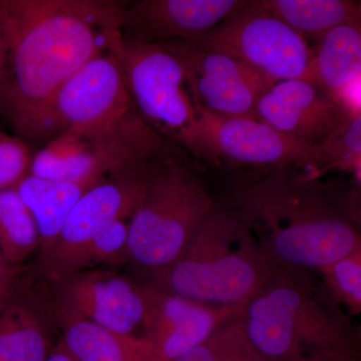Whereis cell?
Segmentation results:
<instances>
[{
	"label": "cell",
	"instance_id": "6da1fadb",
	"mask_svg": "<svg viewBox=\"0 0 361 361\" xmlns=\"http://www.w3.org/2000/svg\"><path fill=\"white\" fill-rule=\"evenodd\" d=\"M126 7L114 0H0L8 49L0 111L20 139L40 140L51 99L120 37Z\"/></svg>",
	"mask_w": 361,
	"mask_h": 361
},
{
	"label": "cell",
	"instance_id": "7a4b0ae2",
	"mask_svg": "<svg viewBox=\"0 0 361 361\" xmlns=\"http://www.w3.org/2000/svg\"><path fill=\"white\" fill-rule=\"evenodd\" d=\"M235 211L279 267L306 274L360 248L348 197L290 174H271L240 190Z\"/></svg>",
	"mask_w": 361,
	"mask_h": 361
},
{
	"label": "cell",
	"instance_id": "3957f363",
	"mask_svg": "<svg viewBox=\"0 0 361 361\" xmlns=\"http://www.w3.org/2000/svg\"><path fill=\"white\" fill-rule=\"evenodd\" d=\"M276 265L246 305L247 336L274 361H319L356 353L353 329L329 291Z\"/></svg>",
	"mask_w": 361,
	"mask_h": 361
},
{
	"label": "cell",
	"instance_id": "277c9868",
	"mask_svg": "<svg viewBox=\"0 0 361 361\" xmlns=\"http://www.w3.org/2000/svg\"><path fill=\"white\" fill-rule=\"evenodd\" d=\"M275 267L241 216L215 206L182 255L154 272L151 286L206 305L244 307Z\"/></svg>",
	"mask_w": 361,
	"mask_h": 361
},
{
	"label": "cell",
	"instance_id": "5b68a950",
	"mask_svg": "<svg viewBox=\"0 0 361 361\" xmlns=\"http://www.w3.org/2000/svg\"><path fill=\"white\" fill-rule=\"evenodd\" d=\"M165 144L135 108L113 120L61 133L35 156L28 174L96 186L148 167Z\"/></svg>",
	"mask_w": 361,
	"mask_h": 361
},
{
	"label": "cell",
	"instance_id": "8992f818",
	"mask_svg": "<svg viewBox=\"0 0 361 361\" xmlns=\"http://www.w3.org/2000/svg\"><path fill=\"white\" fill-rule=\"evenodd\" d=\"M214 208L203 180L177 161L148 168L129 224L130 260L154 272L172 264Z\"/></svg>",
	"mask_w": 361,
	"mask_h": 361
},
{
	"label": "cell",
	"instance_id": "52a82bcc",
	"mask_svg": "<svg viewBox=\"0 0 361 361\" xmlns=\"http://www.w3.org/2000/svg\"><path fill=\"white\" fill-rule=\"evenodd\" d=\"M115 49L130 97L149 127L196 158L216 163L178 59L161 45L123 33Z\"/></svg>",
	"mask_w": 361,
	"mask_h": 361
},
{
	"label": "cell",
	"instance_id": "ba28073f",
	"mask_svg": "<svg viewBox=\"0 0 361 361\" xmlns=\"http://www.w3.org/2000/svg\"><path fill=\"white\" fill-rule=\"evenodd\" d=\"M194 44L239 59L274 82L303 80L314 56L308 42L260 0L247 1Z\"/></svg>",
	"mask_w": 361,
	"mask_h": 361
},
{
	"label": "cell",
	"instance_id": "9c48e42d",
	"mask_svg": "<svg viewBox=\"0 0 361 361\" xmlns=\"http://www.w3.org/2000/svg\"><path fill=\"white\" fill-rule=\"evenodd\" d=\"M195 108L216 163L224 160L272 172L303 168L310 171L304 179H317L322 168L318 145L294 141L259 118Z\"/></svg>",
	"mask_w": 361,
	"mask_h": 361
},
{
	"label": "cell",
	"instance_id": "30bf717a",
	"mask_svg": "<svg viewBox=\"0 0 361 361\" xmlns=\"http://www.w3.org/2000/svg\"><path fill=\"white\" fill-rule=\"evenodd\" d=\"M175 56L195 106L218 115L256 118V106L275 82L239 59L192 42H154Z\"/></svg>",
	"mask_w": 361,
	"mask_h": 361
},
{
	"label": "cell",
	"instance_id": "8fae6325",
	"mask_svg": "<svg viewBox=\"0 0 361 361\" xmlns=\"http://www.w3.org/2000/svg\"><path fill=\"white\" fill-rule=\"evenodd\" d=\"M116 39L61 85L45 111L40 140L54 139L71 128L106 122L137 108L116 56Z\"/></svg>",
	"mask_w": 361,
	"mask_h": 361
},
{
	"label": "cell",
	"instance_id": "7c38bea8",
	"mask_svg": "<svg viewBox=\"0 0 361 361\" xmlns=\"http://www.w3.org/2000/svg\"><path fill=\"white\" fill-rule=\"evenodd\" d=\"M148 167L114 176L89 190L66 219L51 255L42 261L49 276H68L71 263L104 226L132 217L139 205Z\"/></svg>",
	"mask_w": 361,
	"mask_h": 361
},
{
	"label": "cell",
	"instance_id": "4fadbf2b",
	"mask_svg": "<svg viewBox=\"0 0 361 361\" xmlns=\"http://www.w3.org/2000/svg\"><path fill=\"white\" fill-rule=\"evenodd\" d=\"M255 113L273 129L308 145H319L356 116L334 94L302 78L271 85L259 99Z\"/></svg>",
	"mask_w": 361,
	"mask_h": 361
},
{
	"label": "cell",
	"instance_id": "5bb4252c",
	"mask_svg": "<svg viewBox=\"0 0 361 361\" xmlns=\"http://www.w3.org/2000/svg\"><path fill=\"white\" fill-rule=\"evenodd\" d=\"M142 338L151 343L154 361H175L225 323L241 317L244 307H218L146 286Z\"/></svg>",
	"mask_w": 361,
	"mask_h": 361
},
{
	"label": "cell",
	"instance_id": "9a60e30c",
	"mask_svg": "<svg viewBox=\"0 0 361 361\" xmlns=\"http://www.w3.org/2000/svg\"><path fill=\"white\" fill-rule=\"evenodd\" d=\"M61 304L122 336L142 338L146 286L115 272H75L61 280Z\"/></svg>",
	"mask_w": 361,
	"mask_h": 361
},
{
	"label": "cell",
	"instance_id": "2e32d148",
	"mask_svg": "<svg viewBox=\"0 0 361 361\" xmlns=\"http://www.w3.org/2000/svg\"><path fill=\"white\" fill-rule=\"evenodd\" d=\"M244 0H142L126 7L123 37L142 42H198Z\"/></svg>",
	"mask_w": 361,
	"mask_h": 361
},
{
	"label": "cell",
	"instance_id": "e0dca14e",
	"mask_svg": "<svg viewBox=\"0 0 361 361\" xmlns=\"http://www.w3.org/2000/svg\"><path fill=\"white\" fill-rule=\"evenodd\" d=\"M58 310L61 341L78 361H154L153 346L146 339L104 329L61 303Z\"/></svg>",
	"mask_w": 361,
	"mask_h": 361
},
{
	"label": "cell",
	"instance_id": "ac0fdd59",
	"mask_svg": "<svg viewBox=\"0 0 361 361\" xmlns=\"http://www.w3.org/2000/svg\"><path fill=\"white\" fill-rule=\"evenodd\" d=\"M94 187L85 183L44 179L30 174L13 187L37 223L42 262L54 251L73 207Z\"/></svg>",
	"mask_w": 361,
	"mask_h": 361
},
{
	"label": "cell",
	"instance_id": "d6986e66",
	"mask_svg": "<svg viewBox=\"0 0 361 361\" xmlns=\"http://www.w3.org/2000/svg\"><path fill=\"white\" fill-rule=\"evenodd\" d=\"M318 44L303 80L319 85L334 97L360 78V21L337 26Z\"/></svg>",
	"mask_w": 361,
	"mask_h": 361
},
{
	"label": "cell",
	"instance_id": "ffe728a7",
	"mask_svg": "<svg viewBox=\"0 0 361 361\" xmlns=\"http://www.w3.org/2000/svg\"><path fill=\"white\" fill-rule=\"evenodd\" d=\"M302 39H320L330 30L360 21V2L351 0H260Z\"/></svg>",
	"mask_w": 361,
	"mask_h": 361
},
{
	"label": "cell",
	"instance_id": "44dd1931",
	"mask_svg": "<svg viewBox=\"0 0 361 361\" xmlns=\"http://www.w3.org/2000/svg\"><path fill=\"white\" fill-rule=\"evenodd\" d=\"M51 351L39 316L14 292L0 310V361H45Z\"/></svg>",
	"mask_w": 361,
	"mask_h": 361
},
{
	"label": "cell",
	"instance_id": "7402d4cb",
	"mask_svg": "<svg viewBox=\"0 0 361 361\" xmlns=\"http://www.w3.org/2000/svg\"><path fill=\"white\" fill-rule=\"evenodd\" d=\"M39 247L37 223L16 188L0 189V253L18 265Z\"/></svg>",
	"mask_w": 361,
	"mask_h": 361
},
{
	"label": "cell",
	"instance_id": "603a6c76",
	"mask_svg": "<svg viewBox=\"0 0 361 361\" xmlns=\"http://www.w3.org/2000/svg\"><path fill=\"white\" fill-rule=\"evenodd\" d=\"M175 361H274L247 336L241 318L225 323L196 348Z\"/></svg>",
	"mask_w": 361,
	"mask_h": 361
},
{
	"label": "cell",
	"instance_id": "cb8c5ba5",
	"mask_svg": "<svg viewBox=\"0 0 361 361\" xmlns=\"http://www.w3.org/2000/svg\"><path fill=\"white\" fill-rule=\"evenodd\" d=\"M318 147L322 168L317 179L327 171L338 169L355 173L356 178L360 180L361 115L349 118Z\"/></svg>",
	"mask_w": 361,
	"mask_h": 361
},
{
	"label": "cell",
	"instance_id": "d4e9b609",
	"mask_svg": "<svg viewBox=\"0 0 361 361\" xmlns=\"http://www.w3.org/2000/svg\"><path fill=\"white\" fill-rule=\"evenodd\" d=\"M128 234L129 224L125 220L114 221L104 226L71 263L68 275L90 266L116 264L130 260Z\"/></svg>",
	"mask_w": 361,
	"mask_h": 361
},
{
	"label": "cell",
	"instance_id": "484cf974",
	"mask_svg": "<svg viewBox=\"0 0 361 361\" xmlns=\"http://www.w3.org/2000/svg\"><path fill=\"white\" fill-rule=\"evenodd\" d=\"M327 290L350 312L361 310V247L319 270Z\"/></svg>",
	"mask_w": 361,
	"mask_h": 361
},
{
	"label": "cell",
	"instance_id": "4316f807",
	"mask_svg": "<svg viewBox=\"0 0 361 361\" xmlns=\"http://www.w3.org/2000/svg\"><path fill=\"white\" fill-rule=\"evenodd\" d=\"M30 161L23 140L0 130V189L14 187L23 180L28 174Z\"/></svg>",
	"mask_w": 361,
	"mask_h": 361
},
{
	"label": "cell",
	"instance_id": "83f0119b",
	"mask_svg": "<svg viewBox=\"0 0 361 361\" xmlns=\"http://www.w3.org/2000/svg\"><path fill=\"white\" fill-rule=\"evenodd\" d=\"M18 265L7 261L0 253V310L13 297L16 292Z\"/></svg>",
	"mask_w": 361,
	"mask_h": 361
},
{
	"label": "cell",
	"instance_id": "f1b7e54d",
	"mask_svg": "<svg viewBox=\"0 0 361 361\" xmlns=\"http://www.w3.org/2000/svg\"><path fill=\"white\" fill-rule=\"evenodd\" d=\"M45 361H78L71 355L70 351L63 345V342L59 341L54 348H51V353Z\"/></svg>",
	"mask_w": 361,
	"mask_h": 361
},
{
	"label": "cell",
	"instance_id": "f546056e",
	"mask_svg": "<svg viewBox=\"0 0 361 361\" xmlns=\"http://www.w3.org/2000/svg\"><path fill=\"white\" fill-rule=\"evenodd\" d=\"M0 73L6 78L7 82V78H8V49H7L6 39H4L1 27H0Z\"/></svg>",
	"mask_w": 361,
	"mask_h": 361
},
{
	"label": "cell",
	"instance_id": "4dcf8cb0",
	"mask_svg": "<svg viewBox=\"0 0 361 361\" xmlns=\"http://www.w3.org/2000/svg\"><path fill=\"white\" fill-rule=\"evenodd\" d=\"M324 361H360L357 358V353L355 355H343L332 356Z\"/></svg>",
	"mask_w": 361,
	"mask_h": 361
}]
</instances>
